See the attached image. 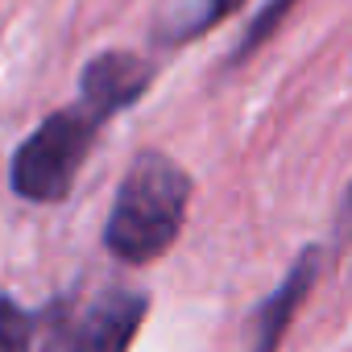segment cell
<instances>
[{"instance_id": "obj_5", "label": "cell", "mask_w": 352, "mask_h": 352, "mask_svg": "<svg viewBox=\"0 0 352 352\" xmlns=\"http://www.w3.org/2000/svg\"><path fill=\"white\" fill-rule=\"evenodd\" d=\"M153 75H157V67L149 58H141L133 50H104V54H96V58L83 63V71H79V96L96 100L104 112L116 116V112L133 108L153 87Z\"/></svg>"}, {"instance_id": "obj_3", "label": "cell", "mask_w": 352, "mask_h": 352, "mask_svg": "<svg viewBox=\"0 0 352 352\" xmlns=\"http://www.w3.org/2000/svg\"><path fill=\"white\" fill-rule=\"evenodd\" d=\"M149 315V294L104 286L96 294H63L38 319L42 352H129Z\"/></svg>"}, {"instance_id": "obj_8", "label": "cell", "mask_w": 352, "mask_h": 352, "mask_svg": "<svg viewBox=\"0 0 352 352\" xmlns=\"http://www.w3.org/2000/svg\"><path fill=\"white\" fill-rule=\"evenodd\" d=\"M34 340L38 319L9 294H0V352H34Z\"/></svg>"}, {"instance_id": "obj_6", "label": "cell", "mask_w": 352, "mask_h": 352, "mask_svg": "<svg viewBox=\"0 0 352 352\" xmlns=\"http://www.w3.org/2000/svg\"><path fill=\"white\" fill-rule=\"evenodd\" d=\"M241 9H245V0H199L195 9H187V13L174 17L170 25H162V30H157V42H162V46L195 42V38L212 34L216 25H224L228 17H236Z\"/></svg>"}, {"instance_id": "obj_9", "label": "cell", "mask_w": 352, "mask_h": 352, "mask_svg": "<svg viewBox=\"0 0 352 352\" xmlns=\"http://www.w3.org/2000/svg\"><path fill=\"white\" fill-rule=\"evenodd\" d=\"M336 245L340 249H352V183L340 199V212H336Z\"/></svg>"}, {"instance_id": "obj_4", "label": "cell", "mask_w": 352, "mask_h": 352, "mask_svg": "<svg viewBox=\"0 0 352 352\" xmlns=\"http://www.w3.org/2000/svg\"><path fill=\"white\" fill-rule=\"evenodd\" d=\"M319 270H323V249L319 245H302L298 257L290 261V270L282 274V282L274 286L270 298L257 302L253 311V344L249 352H278L294 315L302 311V302L311 298L315 282H319Z\"/></svg>"}, {"instance_id": "obj_1", "label": "cell", "mask_w": 352, "mask_h": 352, "mask_svg": "<svg viewBox=\"0 0 352 352\" xmlns=\"http://www.w3.org/2000/svg\"><path fill=\"white\" fill-rule=\"evenodd\" d=\"M195 179L166 149H137L104 220V249L120 265H149L187 228Z\"/></svg>"}, {"instance_id": "obj_2", "label": "cell", "mask_w": 352, "mask_h": 352, "mask_svg": "<svg viewBox=\"0 0 352 352\" xmlns=\"http://www.w3.org/2000/svg\"><path fill=\"white\" fill-rule=\"evenodd\" d=\"M112 112H104L96 100L79 96L75 104L50 112L13 153L9 162V187L25 204H63L79 179V170L104 133Z\"/></svg>"}, {"instance_id": "obj_7", "label": "cell", "mask_w": 352, "mask_h": 352, "mask_svg": "<svg viewBox=\"0 0 352 352\" xmlns=\"http://www.w3.org/2000/svg\"><path fill=\"white\" fill-rule=\"evenodd\" d=\"M298 9V0H265V5L257 9V17H249V30L241 34V42L232 46V54H228V63H224V71H232V67H241V63H249L278 30H282V21L290 17Z\"/></svg>"}]
</instances>
